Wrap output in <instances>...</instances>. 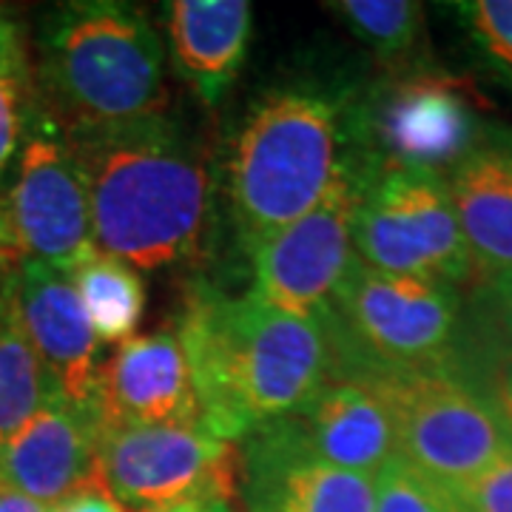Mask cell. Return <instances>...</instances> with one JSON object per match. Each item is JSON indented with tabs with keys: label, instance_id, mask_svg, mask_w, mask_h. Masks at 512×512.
Masks as SVG:
<instances>
[{
	"label": "cell",
	"instance_id": "cell-4",
	"mask_svg": "<svg viewBox=\"0 0 512 512\" xmlns=\"http://www.w3.org/2000/svg\"><path fill=\"white\" fill-rule=\"evenodd\" d=\"M353 151V114L316 86H285L242 117L225 163V197L242 248L325 200Z\"/></svg>",
	"mask_w": 512,
	"mask_h": 512
},
{
	"label": "cell",
	"instance_id": "cell-16",
	"mask_svg": "<svg viewBox=\"0 0 512 512\" xmlns=\"http://www.w3.org/2000/svg\"><path fill=\"white\" fill-rule=\"evenodd\" d=\"M291 421L313 456L339 470L376 478L396 456L390 410L379 387L356 370H333Z\"/></svg>",
	"mask_w": 512,
	"mask_h": 512
},
{
	"label": "cell",
	"instance_id": "cell-15",
	"mask_svg": "<svg viewBox=\"0 0 512 512\" xmlns=\"http://www.w3.org/2000/svg\"><path fill=\"white\" fill-rule=\"evenodd\" d=\"M100 430L92 413L49 399L0 453V481L52 510L100 478Z\"/></svg>",
	"mask_w": 512,
	"mask_h": 512
},
{
	"label": "cell",
	"instance_id": "cell-11",
	"mask_svg": "<svg viewBox=\"0 0 512 512\" xmlns=\"http://www.w3.org/2000/svg\"><path fill=\"white\" fill-rule=\"evenodd\" d=\"M97 456L106 490L126 510L231 501L239 484V447L202 424L100 433Z\"/></svg>",
	"mask_w": 512,
	"mask_h": 512
},
{
	"label": "cell",
	"instance_id": "cell-5",
	"mask_svg": "<svg viewBox=\"0 0 512 512\" xmlns=\"http://www.w3.org/2000/svg\"><path fill=\"white\" fill-rule=\"evenodd\" d=\"M461 293L353 259L325 311L333 370H424L456 365Z\"/></svg>",
	"mask_w": 512,
	"mask_h": 512
},
{
	"label": "cell",
	"instance_id": "cell-9",
	"mask_svg": "<svg viewBox=\"0 0 512 512\" xmlns=\"http://www.w3.org/2000/svg\"><path fill=\"white\" fill-rule=\"evenodd\" d=\"M370 157L350 151L325 200L248 248L251 293L296 319H322L356 259V214Z\"/></svg>",
	"mask_w": 512,
	"mask_h": 512
},
{
	"label": "cell",
	"instance_id": "cell-24",
	"mask_svg": "<svg viewBox=\"0 0 512 512\" xmlns=\"http://www.w3.org/2000/svg\"><path fill=\"white\" fill-rule=\"evenodd\" d=\"M376 504L373 512H464L458 498L433 478L393 456L373 478Z\"/></svg>",
	"mask_w": 512,
	"mask_h": 512
},
{
	"label": "cell",
	"instance_id": "cell-8",
	"mask_svg": "<svg viewBox=\"0 0 512 512\" xmlns=\"http://www.w3.org/2000/svg\"><path fill=\"white\" fill-rule=\"evenodd\" d=\"M0 254L12 265L35 259L66 274L97 254L80 163L37 100L12 177L0 191Z\"/></svg>",
	"mask_w": 512,
	"mask_h": 512
},
{
	"label": "cell",
	"instance_id": "cell-31",
	"mask_svg": "<svg viewBox=\"0 0 512 512\" xmlns=\"http://www.w3.org/2000/svg\"><path fill=\"white\" fill-rule=\"evenodd\" d=\"M202 512H234V510H231V501H211V504H205V510Z\"/></svg>",
	"mask_w": 512,
	"mask_h": 512
},
{
	"label": "cell",
	"instance_id": "cell-28",
	"mask_svg": "<svg viewBox=\"0 0 512 512\" xmlns=\"http://www.w3.org/2000/svg\"><path fill=\"white\" fill-rule=\"evenodd\" d=\"M493 399H495V404L501 407L504 419L512 424V359L510 362H504V365H501V370H498V376H495Z\"/></svg>",
	"mask_w": 512,
	"mask_h": 512
},
{
	"label": "cell",
	"instance_id": "cell-30",
	"mask_svg": "<svg viewBox=\"0 0 512 512\" xmlns=\"http://www.w3.org/2000/svg\"><path fill=\"white\" fill-rule=\"evenodd\" d=\"M211 504V501H208ZM205 504L200 501H188V504H168V507H157V510H146V512H202Z\"/></svg>",
	"mask_w": 512,
	"mask_h": 512
},
{
	"label": "cell",
	"instance_id": "cell-17",
	"mask_svg": "<svg viewBox=\"0 0 512 512\" xmlns=\"http://www.w3.org/2000/svg\"><path fill=\"white\" fill-rule=\"evenodd\" d=\"M476 285L512 274V128L484 126L476 146L447 174Z\"/></svg>",
	"mask_w": 512,
	"mask_h": 512
},
{
	"label": "cell",
	"instance_id": "cell-19",
	"mask_svg": "<svg viewBox=\"0 0 512 512\" xmlns=\"http://www.w3.org/2000/svg\"><path fill=\"white\" fill-rule=\"evenodd\" d=\"M52 399L46 373L26 336L15 268L0 276V453Z\"/></svg>",
	"mask_w": 512,
	"mask_h": 512
},
{
	"label": "cell",
	"instance_id": "cell-6",
	"mask_svg": "<svg viewBox=\"0 0 512 512\" xmlns=\"http://www.w3.org/2000/svg\"><path fill=\"white\" fill-rule=\"evenodd\" d=\"M379 387L393 419L396 456L458 493L512 444V424L493 393L458 365L356 370Z\"/></svg>",
	"mask_w": 512,
	"mask_h": 512
},
{
	"label": "cell",
	"instance_id": "cell-27",
	"mask_svg": "<svg viewBox=\"0 0 512 512\" xmlns=\"http://www.w3.org/2000/svg\"><path fill=\"white\" fill-rule=\"evenodd\" d=\"M49 512H126V507L106 490L103 481H94V484L77 490L69 498H63Z\"/></svg>",
	"mask_w": 512,
	"mask_h": 512
},
{
	"label": "cell",
	"instance_id": "cell-20",
	"mask_svg": "<svg viewBox=\"0 0 512 512\" xmlns=\"http://www.w3.org/2000/svg\"><path fill=\"white\" fill-rule=\"evenodd\" d=\"M69 276L80 296V305L92 322L97 342L123 345L131 336H137L146 313V282L137 274V268L97 251Z\"/></svg>",
	"mask_w": 512,
	"mask_h": 512
},
{
	"label": "cell",
	"instance_id": "cell-29",
	"mask_svg": "<svg viewBox=\"0 0 512 512\" xmlns=\"http://www.w3.org/2000/svg\"><path fill=\"white\" fill-rule=\"evenodd\" d=\"M0 512H49L43 504H37L32 498H26L18 490H12L9 484L0 481Z\"/></svg>",
	"mask_w": 512,
	"mask_h": 512
},
{
	"label": "cell",
	"instance_id": "cell-12",
	"mask_svg": "<svg viewBox=\"0 0 512 512\" xmlns=\"http://www.w3.org/2000/svg\"><path fill=\"white\" fill-rule=\"evenodd\" d=\"M239 493L245 512H373V476L316 458L291 416L239 441Z\"/></svg>",
	"mask_w": 512,
	"mask_h": 512
},
{
	"label": "cell",
	"instance_id": "cell-22",
	"mask_svg": "<svg viewBox=\"0 0 512 512\" xmlns=\"http://www.w3.org/2000/svg\"><path fill=\"white\" fill-rule=\"evenodd\" d=\"M32 111H35L32 46L26 40L20 20L6 6H0V191L9 168L18 160Z\"/></svg>",
	"mask_w": 512,
	"mask_h": 512
},
{
	"label": "cell",
	"instance_id": "cell-21",
	"mask_svg": "<svg viewBox=\"0 0 512 512\" xmlns=\"http://www.w3.org/2000/svg\"><path fill=\"white\" fill-rule=\"evenodd\" d=\"M328 9L348 26L359 43L390 66L402 72L416 63L424 40V6L416 0H336Z\"/></svg>",
	"mask_w": 512,
	"mask_h": 512
},
{
	"label": "cell",
	"instance_id": "cell-10",
	"mask_svg": "<svg viewBox=\"0 0 512 512\" xmlns=\"http://www.w3.org/2000/svg\"><path fill=\"white\" fill-rule=\"evenodd\" d=\"M484 131L478 103L453 74L410 66L390 72L353 109V134L376 165L450 174Z\"/></svg>",
	"mask_w": 512,
	"mask_h": 512
},
{
	"label": "cell",
	"instance_id": "cell-13",
	"mask_svg": "<svg viewBox=\"0 0 512 512\" xmlns=\"http://www.w3.org/2000/svg\"><path fill=\"white\" fill-rule=\"evenodd\" d=\"M92 416L100 433L202 424L191 367L174 325L117 345L97 373Z\"/></svg>",
	"mask_w": 512,
	"mask_h": 512
},
{
	"label": "cell",
	"instance_id": "cell-1",
	"mask_svg": "<svg viewBox=\"0 0 512 512\" xmlns=\"http://www.w3.org/2000/svg\"><path fill=\"white\" fill-rule=\"evenodd\" d=\"M200 399L202 424L242 441L288 419L333 373L325 319H296L256 299L197 282L174 322Z\"/></svg>",
	"mask_w": 512,
	"mask_h": 512
},
{
	"label": "cell",
	"instance_id": "cell-25",
	"mask_svg": "<svg viewBox=\"0 0 512 512\" xmlns=\"http://www.w3.org/2000/svg\"><path fill=\"white\" fill-rule=\"evenodd\" d=\"M453 495L464 512H512V444L476 481Z\"/></svg>",
	"mask_w": 512,
	"mask_h": 512
},
{
	"label": "cell",
	"instance_id": "cell-18",
	"mask_svg": "<svg viewBox=\"0 0 512 512\" xmlns=\"http://www.w3.org/2000/svg\"><path fill=\"white\" fill-rule=\"evenodd\" d=\"M163 32L174 74L202 106H217L248 55L254 6L248 0H171L163 3Z\"/></svg>",
	"mask_w": 512,
	"mask_h": 512
},
{
	"label": "cell",
	"instance_id": "cell-14",
	"mask_svg": "<svg viewBox=\"0 0 512 512\" xmlns=\"http://www.w3.org/2000/svg\"><path fill=\"white\" fill-rule=\"evenodd\" d=\"M18 308L26 336L55 399L92 413L100 353L92 322L80 305L72 276L46 262L15 265Z\"/></svg>",
	"mask_w": 512,
	"mask_h": 512
},
{
	"label": "cell",
	"instance_id": "cell-3",
	"mask_svg": "<svg viewBox=\"0 0 512 512\" xmlns=\"http://www.w3.org/2000/svg\"><path fill=\"white\" fill-rule=\"evenodd\" d=\"M32 63L37 106L66 137L168 111L163 37L134 3H57L40 18Z\"/></svg>",
	"mask_w": 512,
	"mask_h": 512
},
{
	"label": "cell",
	"instance_id": "cell-32",
	"mask_svg": "<svg viewBox=\"0 0 512 512\" xmlns=\"http://www.w3.org/2000/svg\"><path fill=\"white\" fill-rule=\"evenodd\" d=\"M9 268H15V265H12V262H6V259H3V256H0V276L6 274V271H9Z\"/></svg>",
	"mask_w": 512,
	"mask_h": 512
},
{
	"label": "cell",
	"instance_id": "cell-2",
	"mask_svg": "<svg viewBox=\"0 0 512 512\" xmlns=\"http://www.w3.org/2000/svg\"><path fill=\"white\" fill-rule=\"evenodd\" d=\"M100 254L163 271L200 254L211 222V160L168 111L103 134L69 137Z\"/></svg>",
	"mask_w": 512,
	"mask_h": 512
},
{
	"label": "cell",
	"instance_id": "cell-7",
	"mask_svg": "<svg viewBox=\"0 0 512 512\" xmlns=\"http://www.w3.org/2000/svg\"><path fill=\"white\" fill-rule=\"evenodd\" d=\"M356 256L387 274L476 285L447 177L370 160L356 214Z\"/></svg>",
	"mask_w": 512,
	"mask_h": 512
},
{
	"label": "cell",
	"instance_id": "cell-23",
	"mask_svg": "<svg viewBox=\"0 0 512 512\" xmlns=\"http://www.w3.org/2000/svg\"><path fill=\"white\" fill-rule=\"evenodd\" d=\"M450 12L478 63L512 92V0H461Z\"/></svg>",
	"mask_w": 512,
	"mask_h": 512
},
{
	"label": "cell",
	"instance_id": "cell-26",
	"mask_svg": "<svg viewBox=\"0 0 512 512\" xmlns=\"http://www.w3.org/2000/svg\"><path fill=\"white\" fill-rule=\"evenodd\" d=\"M484 296V316L493 336L512 353V274L495 279L490 285H481Z\"/></svg>",
	"mask_w": 512,
	"mask_h": 512
}]
</instances>
